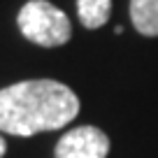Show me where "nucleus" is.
I'll use <instances>...</instances> for the list:
<instances>
[{
	"mask_svg": "<svg viewBox=\"0 0 158 158\" xmlns=\"http://www.w3.org/2000/svg\"><path fill=\"white\" fill-rule=\"evenodd\" d=\"M79 114V98L54 79H28L0 91V130L19 137L58 130Z\"/></svg>",
	"mask_w": 158,
	"mask_h": 158,
	"instance_id": "nucleus-1",
	"label": "nucleus"
},
{
	"mask_svg": "<svg viewBox=\"0 0 158 158\" xmlns=\"http://www.w3.org/2000/svg\"><path fill=\"white\" fill-rule=\"evenodd\" d=\"M130 19L139 35L158 37V0H130Z\"/></svg>",
	"mask_w": 158,
	"mask_h": 158,
	"instance_id": "nucleus-4",
	"label": "nucleus"
},
{
	"mask_svg": "<svg viewBox=\"0 0 158 158\" xmlns=\"http://www.w3.org/2000/svg\"><path fill=\"white\" fill-rule=\"evenodd\" d=\"M5 151H7V142H5V137L0 135V158L5 156Z\"/></svg>",
	"mask_w": 158,
	"mask_h": 158,
	"instance_id": "nucleus-6",
	"label": "nucleus"
},
{
	"mask_svg": "<svg viewBox=\"0 0 158 158\" xmlns=\"http://www.w3.org/2000/svg\"><path fill=\"white\" fill-rule=\"evenodd\" d=\"M112 12V0H77V14L81 26L86 28H100L107 23Z\"/></svg>",
	"mask_w": 158,
	"mask_h": 158,
	"instance_id": "nucleus-5",
	"label": "nucleus"
},
{
	"mask_svg": "<svg viewBox=\"0 0 158 158\" xmlns=\"http://www.w3.org/2000/svg\"><path fill=\"white\" fill-rule=\"evenodd\" d=\"M109 137L95 126L72 128L58 139L56 158H107Z\"/></svg>",
	"mask_w": 158,
	"mask_h": 158,
	"instance_id": "nucleus-3",
	"label": "nucleus"
},
{
	"mask_svg": "<svg viewBox=\"0 0 158 158\" xmlns=\"http://www.w3.org/2000/svg\"><path fill=\"white\" fill-rule=\"evenodd\" d=\"M16 23L21 35L40 47H60L72 37L70 19L49 0H28L19 10Z\"/></svg>",
	"mask_w": 158,
	"mask_h": 158,
	"instance_id": "nucleus-2",
	"label": "nucleus"
}]
</instances>
